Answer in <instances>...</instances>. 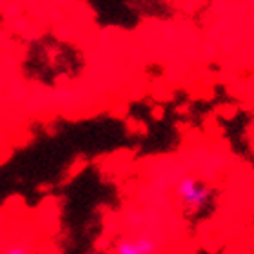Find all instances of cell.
<instances>
[{
    "label": "cell",
    "instance_id": "cell-1",
    "mask_svg": "<svg viewBox=\"0 0 254 254\" xmlns=\"http://www.w3.org/2000/svg\"><path fill=\"white\" fill-rule=\"evenodd\" d=\"M178 196L187 212H200L211 201L212 190L194 178H186L178 186Z\"/></svg>",
    "mask_w": 254,
    "mask_h": 254
},
{
    "label": "cell",
    "instance_id": "cell-2",
    "mask_svg": "<svg viewBox=\"0 0 254 254\" xmlns=\"http://www.w3.org/2000/svg\"><path fill=\"white\" fill-rule=\"evenodd\" d=\"M156 249L154 240L140 236L136 240H122L117 245V254H153Z\"/></svg>",
    "mask_w": 254,
    "mask_h": 254
},
{
    "label": "cell",
    "instance_id": "cell-3",
    "mask_svg": "<svg viewBox=\"0 0 254 254\" xmlns=\"http://www.w3.org/2000/svg\"><path fill=\"white\" fill-rule=\"evenodd\" d=\"M7 254H29L24 247H11L9 251H7Z\"/></svg>",
    "mask_w": 254,
    "mask_h": 254
}]
</instances>
